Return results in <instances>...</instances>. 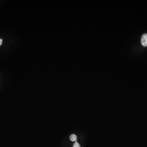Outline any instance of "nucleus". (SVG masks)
Instances as JSON below:
<instances>
[{
    "mask_svg": "<svg viewBox=\"0 0 147 147\" xmlns=\"http://www.w3.org/2000/svg\"><path fill=\"white\" fill-rule=\"evenodd\" d=\"M141 43L143 47H147V34H144L142 35L141 38Z\"/></svg>",
    "mask_w": 147,
    "mask_h": 147,
    "instance_id": "f257e3e1",
    "label": "nucleus"
},
{
    "mask_svg": "<svg viewBox=\"0 0 147 147\" xmlns=\"http://www.w3.org/2000/svg\"><path fill=\"white\" fill-rule=\"evenodd\" d=\"M70 140L72 141H76L77 140V136L75 134H72L70 136Z\"/></svg>",
    "mask_w": 147,
    "mask_h": 147,
    "instance_id": "f03ea898",
    "label": "nucleus"
},
{
    "mask_svg": "<svg viewBox=\"0 0 147 147\" xmlns=\"http://www.w3.org/2000/svg\"><path fill=\"white\" fill-rule=\"evenodd\" d=\"M73 147H81V146L77 141H76L75 144H74Z\"/></svg>",
    "mask_w": 147,
    "mask_h": 147,
    "instance_id": "7ed1b4c3",
    "label": "nucleus"
},
{
    "mask_svg": "<svg viewBox=\"0 0 147 147\" xmlns=\"http://www.w3.org/2000/svg\"><path fill=\"white\" fill-rule=\"evenodd\" d=\"M3 44V40L0 38V46Z\"/></svg>",
    "mask_w": 147,
    "mask_h": 147,
    "instance_id": "20e7f679",
    "label": "nucleus"
}]
</instances>
